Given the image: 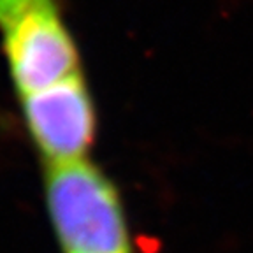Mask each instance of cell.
I'll list each match as a JSON object with an SVG mask.
<instances>
[{"label":"cell","mask_w":253,"mask_h":253,"mask_svg":"<svg viewBox=\"0 0 253 253\" xmlns=\"http://www.w3.org/2000/svg\"><path fill=\"white\" fill-rule=\"evenodd\" d=\"M44 195L63 253H132L118 190L93 164H49Z\"/></svg>","instance_id":"cell-1"},{"label":"cell","mask_w":253,"mask_h":253,"mask_svg":"<svg viewBox=\"0 0 253 253\" xmlns=\"http://www.w3.org/2000/svg\"><path fill=\"white\" fill-rule=\"evenodd\" d=\"M0 42L20 97L81 74L58 0H0Z\"/></svg>","instance_id":"cell-2"},{"label":"cell","mask_w":253,"mask_h":253,"mask_svg":"<svg viewBox=\"0 0 253 253\" xmlns=\"http://www.w3.org/2000/svg\"><path fill=\"white\" fill-rule=\"evenodd\" d=\"M25 125L49 164L84 160L97 135V111L81 74L21 97Z\"/></svg>","instance_id":"cell-3"}]
</instances>
